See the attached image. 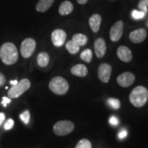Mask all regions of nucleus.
Returning <instances> with one entry per match:
<instances>
[{"label":"nucleus","instance_id":"nucleus-23","mask_svg":"<svg viewBox=\"0 0 148 148\" xmlns=\"http://www.w3.org/2000/svg\"><path fill=\"white\" fill-rule=\"evenodd\" d=\"M107 102L112 108L115 109V110L119 109L120 108V106H121L120 101L118 99H116V98H109Z\"/></svg>","mask_w":148,"mask_h":148},{"label":"nucleus","instance_id":"nucleus-13","mask_svg":"<svg viewBox=\"0 0 148 148\" xmlns=\"http://www.w3.org/2000/svg\"><path fill=\"white\" fill-rule=\"evenodd\" d=\"M116 53L119 58L123 62H129L132 58V54L130 49L125 46H120L117 49Z\"/></svg>","mask_w":148,"mask_h":148},{"label":"nucleus","instance_id":"nucleus-26","mask_svg":"<svg viewBox=\"0 0 148 148\" xmlns=\"http://www.w3.org/2000/svg\"><path fill=\"white\" fill-rule=\"evenodd\" d=\"M145 14L142 11H138L136 10H134L132 12V16L133 18L136 20H138V19H141L145 17Z\"/></svg>","mask_w":148,"mask_h":148},{"label":"nucleus","instance_id":"nucleus-10","mask_svg":"<svg viewBox=\"0 0 148 148\" xmlns=\"http://www.w3.org/2000/svg\"><path fill=\"white\" fill-rule=\"evenodd\" d=\"M51 41L56 47H61L64 45L66 38V34L64 30L60 29H56L53 31L51 34Z\"/></svg>","mask_w":148,"mask_h":148},{"label":"nucleus","instance_id":"nucleus-9","mask_svg":"<svg viewBox=\"0 0 148 148\" xmlns=\"http://www.w3.org/2000/svg\"><path fill=\"white\" fill-rule=\"evenodd\" d=\"M112 66L108 63H102L98 68V77L101 82L107 83L110 77Z\"/></svg>","mask_w":148,"mask_h":148},{"label":"nucleus","instance_id":"nucleus-17","mask_svg":"<svg viewBox=\"0 0 148 148\" xmlns=\"http://www.w3.org/2000/svg\"><path fill=\"white\" fill-rule=\"evenodd\" d=\"M54 0H39L36 5V10L39 12H45L52 5Z\"/></svg>","mask_w":148,"mask_h":148},{"label":"nucleus","instance_id":"nucleus-16","mask_svg":"<svg viewBox=\"0 0 148 148\" xmlns=\"http://www.w3.org/2000/svg\"><path fill=\"white\" fill-rule=\"evenodd\" d=\"M73 10V3L69 1H64L60 3L58 8V12L61 16H65L71 13Z\"/></svg>","mask_w":148,"mask_h":148},{"label":"nucleus","instance_id":"nucleus-4","mask_svg":"<svg viewBox=\"0 0 148 148\" xmlns=\"http://www.w3.org/2000/svg\"><path fill=\"white\" fill-rule=\"evenodd\" d=\"M30 81L28 79H22L16 85H14L10 88L8 92L9 98H16L21 96L30 87Z\"/></svg>","mask_w":148,"mask_h":148},{"label":"nucleus","instance_id":"nucleus-6","mask_svg":"<svg viewBox=\"0 0 148 148\" xmlns=\"http://www.w3.org/2000/svg\"><path fill=\"white\" fill-rule=\"evenodd\" d=\"M36 41L32 38H25L21 42L20 47V52L23 58H28L34 53L36 49Z\"/></svg>","mask_w":148,"mask_h":148},{"label":"nucleus","instance_id":"nucleus-2","mask_svg":"<svg viewBox=\"0 0 148 148\" xmlns=\"http://www.w3.org/2000/svg\"><path fill=\"white\" fill-rule=\"evenodd\" d=\"M129 99L130 103L135 107L143 106L148 99V90L143 86H136L131 91Z\"/></svg>","mask_w":148,"mask_h":148},{"label":"nucleus","instance_id":"nucleus-14","mask_svg":"<svg viewBox=\"0 0 148 148\" xmlns=\"http://www.w3.org/2000/svg\"><path fill=\"white\" fill-rule=\"evenodd\" d=\"M101 22V17L99 14H94L88 19L90 29L93 32H98L100 27Z\"/></svg>","mask_w":148,"mask_h":148},{"label":"nucleus","instance_id":"nucleus-34","mask_svg":"<svg viewBox=\"0 0 148 148\" xmlns=\"http://www.w3.org/2000/svg\"><path fill=\"white\" fill-rule=\"evenodd\" d=\"M10 82L11 84H12V86H14V85H16V84H17L18 82L17 80H16V79H14V80H11Z\"/></svg>","mask_w":148,"mask_h":148},{"label":"nucleus","instance_id":"nucleus-7","mask_svg":"<svg viewBox=\"0 0 148 148\" xmlns=\"http://www.w3.org/2000/svg\"><path fill=\"white\" fill-rule=\"evenodd\" d=\"M123 30V21H118L112 25L110 30V38L112 42H117L121 38Z\"/></svg>","mask_w":148,"mask_h":148},{"label":"nucleus","instance_id":"nucleus-8","mask_svg":"<svg viewBox=\"0 0 148 148\" xmlns=\"http://www.w3.org/2000/svg\"><path fill=\"white\" fill-rule=\"evenodd\" d=\"M135 80L134 75L131 72H124L120 74L116 78V82L122 87H128Z\"/></svg>","mask_w":148,"mask_h":148},{"label":"nucleus","instance_id":"nucleus-30","mask_svg":"<svg viewBox=\"0 0 148 148\" xmlns=\"http://www.w3.org/2000/svg\"><path fill=\"white\" fill-rule=\"evenodd\" d=\"M2 99H3V100H2V101H1V103H2L3 106H4V107L6 106L7 103H10V101H11L10 99H9V98L6 97H3Z\"/></svg>","mask_w":148,"mask_h":148},{"label":"nucleus","instance_id":"nucleus-3","mask_svg":"<svg viewBox=\"0 0 148 148\" xmlns=\"http://www.w3.org/2000/svg\"><path fill=\"white\" fill-rule=\"evenodd\" d=\"M49 88L53 93L58 95H62L67 92L69 85L64 77L56 76L51 79L49 84Z\"/></svg>","mask_w":148,"mask_h":148},{"label":"nucleus","instance_id":"nucleus-33","mask_svg":"<svg viewBox=\"0 0 148 148\" xmlns=\"http://www.w3.org/2000/svg\"><path fill=\"white\" fill-rule=\"evenodd\" d=\"M88 1V0H77V2L79 3V4H85Z\"/></svg>","mask_w":148,"mask_h":148},{"label":"nucleus","instance_id":"nucleus-5","mask_svg":"<svg viewBox=\"0 0 148 148\" xmlns=\"http://www.w3.org/2000/svg\"><path fill=\"white\" fill-rule=\"evenodd\" d=\"M74 129L73 123L69 120L59 121L55 123L53 131L58 136H64L71 132Z\"/></svg>","mask_w":148,"mask_h":148},{"label":"nucleus","instance_id":"nucleus-15","mask_svg":"<svg viewBox=\"0 0 148 148\" xmlns=\"http://www.w3.org/2000/svg\"><path fill=\"white\" fill-rule=\"evenodd\" d=\"M71 73L73 75L78 77H85L88 73V69L84 64H78L73 66L71 69Z\"/></svg>","mask_w":148,"mask_h":148},{"label":"nucleus","instance_id":"nucleus-35","mask_svg":"<svg viewBox=\"0 0 148 148\" xmlns=\"http://www.w3.org/2000/svg\"><path fill=\"white\" fill-rule=\"evenodd\" d=\"M147 26L148 27V21H147Z\"/></svg>","mask_w":148,"mask_h":148},{"label":"nucleus","instance_id":"nucleus-24","mask_svg":"<svg viewBox=\"0 0 148 148\" xmlns=\"http://www.w3.org/2000/svg\"><path fill=\"white\" fill-rule=\"evenodd\" d=\"M20 118H21V121L25 123V125H27L29 122L30 119V113H29V110H25L23 113L20 114Z\"/></svg>","mask_w":148,"mask_h":148},{"label":"nucleus","instance_id":"nucleus-21","mask_svg":"<svg viewBox=\"0 0 148 148\" xmlns=\"http://www.w3.org/2000/svg\"><path fill=\"white\" fill-rule=\"evenodd\" d=\"M80 58L86 62H90L92 59V51L90 49H85L80 54Z\"/></svg>","mask_w":148,"mask_h":148},{"label":"nucleus","instance_id":"nucleus-1","mask_svg":"<svg viewBox=\"0 0 148 148\" xmlns=\"http://www.w3.org/2000/svg\"><path fill=\"white\" fill-rule=\"evenodd\" d=\"M0 58L6 65H12L18 60V50L12 42H5L0 48Z\"/></svg>","mask_w":148,"mask_h":148},{"label":"nucleus","instance_id":"nucleus-20","mask_svg":"<svg viewBox=\"0 0 148 148\" xmlns=\"http://www.w3.org/2000/svg\"><path fill=\"white\" fill-rule=\"evenodd\" d=\"M66 49L71 54H75L79 50V46L71 40L66 43Z\"/></svg>","mask_w":148,"mask_h":148},{"label":"nucleus","instance_id":"nucleus-27","mask_svg":"<svg viewBox=\"0 0 148 148\" xmlns=\"http://www.w3.org/2000/svg\"><path fill=\"white\" fill-rule=\"evenodd\" d=\"M14 126V121L12 119H9L8 121L5 122L4 124V129L6 130L12 129Z\"/></svg>","mask_w":148,"mask_h":148},{"label":"nucleus","instance_id":"nucleus-31","mask_svg":"<svg viewBox=\"0 0 148 148\" xmlns=\"http://www.w3.org/2000/svg\"><path fill=\"white\" fill-rule=\"evenodd\" d=\"M127 136V132L125 130H122L119 134V137L120 138H123Z\"/></svg>","mask_w":148,"mask_h":148},{"label":"nucleus","instance_id":"nucleus-25","mask_svg":"<svg viewBox=\"0 0 148 148\" xmlns=\"http://www.w3.org/2000/svg\"><path fill=\"white\" fill-rule=\"evenodd\" d=\"M148 6V0H140V1L138 3V7L142 12L146 14L147 12V8Z\"/></svg>","mask_w":148,"mask_h":148},{"label":"nucleus","instance_id":"nucleus-32","mask_svg":"<svg viewBox=\"0 0 148 148\" xmlns=\"http://www.w3.org/2000/svg\"><path fill=\"white\" fill-rule=\"evenodd\" d=\"M5 119V114L3 112H0V126H1L2 123Z\"/></svg>","mask_w":148,"mask_h":148},{"label":"nucleus","instance_id":"nucleus-12","mask_svg":"<svg viewBox=\"0 0 148 148\" xmlns=\"http://www.w3.org/2000/svg\"><path fill=\"white\" fill-rule=\"evenodd\" d=\"M95 52L97 58H102L106 52V44L103 38H98L94 44Z\"/></svg>","mask_w":148,"mask_h":148},{"label":"nucleus","instance_id":"nucleus-22","mask_svg":"<svg viewBox=\"0 0 148 148\" xmlns=\"http://www.w3.org/2000/svg\"><path fill=\"white\" fill-rule=\"evenodd\" d=\"M91 143L86 138L81 139L77 143L76 147L75 148H91Z\"/></svg>","mask_w":148,"mask_h":148},{"label":"nucleus","instance_id":"nucleus-28","mask_svg":"<svg viewBox=\"0 0 148 148\" xmlns=\"http://www.w3.org/2000/svg\"><path fill=\"white\" fill-rule=\"evenodd\" d=\"M110 121V124H112L113 125H116L119 123V119H118V118L115 116H111V117L110 118V121Z\"/></svg>","mask_w":148,"mask_h":148},{"label":"nucleus","instance_id":"nucleus-29","mask_svg":"<svg viewBox=\"0 0 148 148\" xmlns=\"http://www.w3.org/2000/svg\"><path fill=\"white\" fill-rule=\"evenodd\" d=\"M5 82H6V79H5V75L0 72V86H3L5 84Z\"/></svg>","mask_w":148,"mask_h":148},{"label":"nucleus","instance_id":"nucleus-11","mask_svg":"<svg viewBox=\"0 0 148 148\" xmlns=\"http://www.w3.org/2000/svg\"><path fill=\"white\" fill-rule=\"evenodd\" d=\"M147 37V31L144 28L137 29L130 34L129 38L133 43H140L145 40Z\"/></svg>","mask_w":148,"mask_h":148},{"label":"nucleus","instance_id":"nucleus-19","mask_svg":"<svg viewBox=\"0 0 148 148\" xmlns=\"http://www.w3.org/2000/svg\"><path fill=\"white\" fill-rule=\"evenodd\" d=\"M72 40L80 47V46H84L86 45V42L88 41V38L84 34H75L73 36Z\"/></svg>","mask_w":148,"mask_h":148},{"label":"nucleus","instance_id":"nucleus-18","mask_svg":"<svg viewBox=\"0 0 148 148\" xmlns=\"http://www.w3.org/2000/svg\"><path fill=\"white\" fill-rule=\"evenodd\" d=\"M49 62V56L47 52H40L37 56V63L41 67H45Z\"/></svg>","mask_w":148,"mask_h":148}]
</instances>
